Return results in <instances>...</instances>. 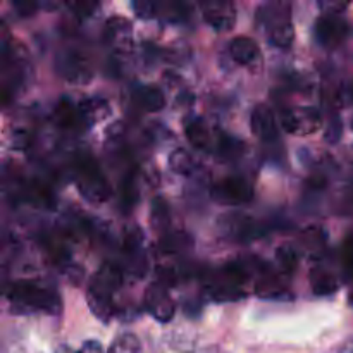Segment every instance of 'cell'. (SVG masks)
Listing matches in <instances>:
<instances>
[{"label": "cell", "mask_w": 353, "mask_h": 353, "mask_svg": "<svg viewBox=\"0 0 353 353\" xmlns=\"http://www.w3.org/2000/svg\"><path fill=\"white\" fill-rule=\"evenodd\" d=\"M24 196L34 205H40L43 209H52L55 205V196L52 190L41 181H31L24 186Z\"/></svg>", "instance_id": "603a6c76"}, {"label": "cell", "mask_w": 353, "mask_h": 353, "mask_svg": "<svg viewBox=\"0 0 353 353\" xmlns=\"http://www.w3.org/2000/svg\"><path fill=\"white\" fill-rule=\"evenodd\" d=\"M276 261H278L279 269L285 274H292L299 265V252L292 247V245H281L276 250Z\"/></svg>", "instance_id": "83f0119b"}, {"label": "cell", "mask_w": 353, "mask_h": 353, "mask_svg": "<svg viewBox=\"0 0 353 353\" xmlns=\"http://www.w3.org/2000/svg\"><path fill=\"white\" fill-rule=\"evenodd\" d=\"M76 353H103V348H102V343H100V341L88 340L81 345V348H79Z\"/></svg>", "instance_id": "e575fe53"}, {"label": "cell", "mask_w": 353, "mask_h": 353, "mask_svg": "<svg viewBox=\"0 0 353 353\" xmlns=\"http://www.w3.org/2000/svg\"><path fill=\"white\" fill-rule=\"evenodd\" d=\"M310 286L312 292L319 296H330L340 290V281L333 272L324 268H314L310 271Z\"/></svg>", "instance_id": "d6986e66"}, {"label": "cell", "mask_w": 353, "mask_h": 353, "mask_svg": "<svg viewBox=\"0 0 353 353\" xmlns=\"http://www.w3.org/2000/svg\"><path fill=\"white\" fill-rule=\"evenodd\" d=\"M69 10L78 17L79 21H86L97 14L100 6L97 2H79V3H69Z\"/></svg>", "instance_id": "f546056e"}, {"label": "cell", "mask_w": 353, "mask_h": 353, "mask_svg": "<svg viewBox=\"0 0 353 353\" xmlns=\"http://www.w3.org/2000/svg\"><path fill=\"white\" fill-rule=\"evenodd\" d=\"M252 133L262 141H276L278 140V124L272 110L268 105H257L252 110L250 116Z\"/></svg>", "instance_id": "9a60e30c"}, {"label": "cell", "mask_w": 353, "mask_h": 353, "mask_svg": "<svg viewBox=\"0 0 353 353\" xmlns=\"http://www.w3.org/2000/svg\"><path fill=\"white\" fill-rule=\"evenodd\" d=\"M343 134V123H341V117L338 114H333L330 117V124L326 128V134H324V140L327 143H338Z\"/></svg>", "instance_id": "4dcf8cb0"}, {"label": "cell", "mask_w": 353, "mask_h": 353, "mask_svg": "<svg viewBox=\"0 0 353 353\" xmlns=\"http://www.w3.org/2000/svg\"><path fill=\"white\" fill-rule=\"evenodd\" d=\"M74 181L83 199L92 203H102L110 196V185L99 162L88 154L74 161Z\"/></svg>", "instance_id": "277c9868"}, {"label": "cell", "mask_w": 353, "mask_h": 353, "mask_svg": "<svg viewBox=\"0 0 353 353\" xmlns=\"http://www.w3.org/2000/svg\"><path fill=\"white\" fill-rule=\"evenodd\" d=\"M134 100L147 112H159L165 107V97L157 86H138L134 92Z\"/></svg>", "instance_id": "ffe728a7"}, {"label": "cell", "mask_w": 353, "mask_h": 353, "mask_svg": "<svg viewBox=\"0 0 353 353\" xmlns=\"http://www.w3.org/2000/svg\"><path fill=\"white\" fill-rule=\"evenodd\" d=\"M290 3H265L259 7L257 23L265 28L269 43L278 48L292 47L295 40V28L292 23Z\"/></svg>", "instance_id": "3957f363"}, {"label": "cell", "mask_w": 353, "mask_h": 353, "mask_svg": "<svg viewBox=\"0 0 353 353\" xmlns=\"http://www.w3.org/2000/svg\"><path fill=\"white\" fill-rule=\"evenodd\" d=\"M54 119L59 128L68 131H86L85 121H83L79 103L72 102L68 97H62L57 102L54 110Z\"/></svg>", "instance_id": "5bb4252c"}, {"label": "cell", "mask_w": 353, "mask_h": 353, "mask_svg": "<svg viewBox=\"0 0 353 353\" xmlns=\"http://www.w3.org/2000/svg\"><path fill=\"white\" fill-rule=\"evenodd\" d=\"M217 154L223 159H228V161H233V159H238L241 154H243L245 143L241 140H238L236 137H231L228 133H219L217 137Z\"/></svg>", "instance_id": "d4e9b609"}, {"label": "cell", "mask_w": 353, "mask_h": 353, "mask_svg": "<svg viewBox=\"0 0 353 353\" xmlns=\"http://www.w3.org/2000/svg\"><path fill=\"white\" fill-rule=\"evenodd\" d=\"M219 228L223 236L240 241V243H248V241L265 236L264 224L257 223L254 217L247 216V214H228V216H223L219 219Z\"/></svg>", "instance_id": "52a82bcc"}, {"label": "cell", "mask_w": 353, "mask_h": 353, "mask_svg": "<svg viewBox=\"0 0 353 353\" xmlns=\"http://www.w3.org/2000/svg\"><path fill=\"white\" fill-rule=\"evenodd\" d=\"M79 103V110H81L83 121H85L86 130L92 128L93 124L100 123V121L105 119L110 114L109 102L102 97H88V99H83Z\"/></svg>", "instance_id": "ac0fdd59"}, {"label": "cell", "mask_w": 353, "mask_h": 353, "mask_svg": "<svg viewBox=\"0 0 353 353\" xmlns=\"http://www.w3.org/2000/svg\"><path fill=\"white\" fill-rule=\"evenodd\" d=\"M192 353H223L219 347H216V345H212V347H207V348H200V350H195Z\"/></svg>", "instance_id": "8d00e7d4"}, {"label": "cell", "mask_w": 353, "mask_h": 353, "mask_svg": "<svg viewBox=\"0 0 353 353\" xmlns=\"http://www.w3.org/2000/svg\"><path fill=\"white\" fill-rule=\"evenodd\" d=\"M157 16L172 21V23H181L190 17V6L185 2L157 3Z\"/></svg>", "instance_id": "484cf974"}, {"label": "cell", "mask_w": 353, "mask_h": 353, "mask_svg": "<svg viewBox=\"0 0 353 353\" xmlns=\"http://www.w3.org/2000/svg\"><path fill=\"white\" fill-rule=\"evenodd\" d=\"M55 71L72 85H86L93 76L88 57L74 48H65L55 55Z\"/></svg>", "instance_id": "5b68a950"}, {"label": "cell", "mask_w": 353, "mask_h": 353, "mask_svg": "<svg viewBox=\"0 0 353 353\" xmlns=\"http://www.w3.org/2000/svg\"><path fill=\"white\" fill-rule=\"evenodd\" d=\"M134 14L141 19H152V17H157V3L152 2H133L131 3Z\"/></svg>", "instance_id": "1f68e13d"}, {"label": "cell", "mask_w": 353, "mask_h": 353, "mask_svg": "<svg viewBox=\"0 0 353 353\" xmlns=\"http://www.w3.org/2000/svg\"><path fill=\"white\" fill-rule=\"evenodd\" d=\"M350 303H352V307H353V292L350 293Z\"/></svg>", "instance_id": "74e56055"}, {"label": "cell", "mask_w": 353, "mask_h": 353, "mask_svg": "<svg viewBox=\"0 0 353 353\" xmlns=\"http://www.w3.org/2000/svg\"><path fill=\"white\" fill-rule=\"evenodd\" d=\"M210 199L221 205H243L254 199V186L243 176H228L210 188Z\"/></svg>", "instance_id": "8992f818"}, {"label": "cell", "mask_w": 353, "mask_h": 353, "mask_svg": "<svg viewBox=\"0 0 353 353\" xmlns=\"http://www.w3.org/2000/svg\"><path fill=\"white\" fill-rule=\"evenodd\" d=\"M348 24L340 14H323L314 24V38L323 48H336L347 38Z\"/></svg>", "instance_id": "30bf717a"}, {"label": "cell", "mask_w": 353, "mask_h": 353, "mask_svg": "<svg viewBox=\"0 0 353 353\" xmlns=\"http://www.w3.org/2000/svg\"><path fill=\"white\" fill-rule=\"evenodd\" d=\"M107 353H141V345L134 334L123 333L110 343Z\"/></svg>", "instance_id": "f1b7e54d"}, {"label": "cell", "mask_w": 353, "mask_h": 353, "mask_svg": "<svg viewBox=\"0 0 353 353\" xmlns=\"http://www.w3.org/2000/svg\"><path fill=\"white\" fill-rule=\"evenodd\" d=\"M123 285V269L114 262H105L92 276L86 288V302L93 316L109 323L114 316V295Z\"/></svg>", "instance_id": "6da1fadb"}, {"label": "cell", "mask_w": 353, "mask_h": 353, "mask_svg": "<svg viewBox=\"0 0 353 353\" xmlns=\"http://www.w3.org/2000/svg\"><path fill=\"white\" fill-rule=\"evenodd\" d=\"M12 6H14V9L17 10V14H19V16H23V17L33 16L34 10L40 7L37 2H14Z\"/></svg>", "instance_id": "836d02e7"}, {"label": "cell", "mask_w": 353, "mask_h": 353, "mask_svg": "<svg viewBox=\"0 0 353 353\" xmlns=\"http://www.w3.org/2000/svg\"><path fill=\"white\" fill-rule=\"evenodd\" d=\"M143 305L145 309H147V312L150 314L154 319H157L159 323H169V321L174 317V300L169 295L168 286H164L159 281L152 283V285L145 290Z\"/></svg>", "instance_id": "8fae6325"}, {"label": "cell", "mask_w": 353, "mask_h": 353, "mask_svg": "<svg viewBox=\"0 0 353 353\" xmlns=\"http://www.w3.org/2000/svg\"><path fill=\"white\" fill-rule=\"evenodd\" d=\"M119 200L124 212L133 210V207L140 202V188H138V179H137V172L134 171L128 172V174L123 178V181H121Z\"/></svg>", "instance_id": "7402d4cb"}, {"label": "cell", "mask_w": 353, "mask_h": 353, "mask_svg": "<svg viewBox=\"0 0 353 353\" xmlns=\"http://www.w3.org/2000/svg\"><path fill=\"white\" fill-rule=\"evenodd\" d=\"M343 268L347 274L353 279V236H348L343 243Z\"/></svg>", "instance_id": "d6a6232c"}, {"label": "cell", "mask_w": 353, "mask_h": 353, "mask_svg": "<svg viewBox=\"0 0 353 353\" xmlns=\"http://www.w3.org/2000/svg\"><path fill=\"white\" fill-rule=\"evenodd\" d=\"M340 353H353V336L348 338V340L341 345Z\"/></svg>", "instance_id": "d590c367"}, {"label": "cell", "mask_w": 353, "mask_h": 353, "mask_svg": "<svg viewBox=\"0 0 353 353\" xmlns=\"http://www.w3.org/2000/svg\"><path fill=\"white\" fill-rule=\"evenodd\" d=\"M230 54L234 62L241 65H254L261 61V48L257 41L248 37H236L230 43Z\"/></svg>", "instance_id": "e0dca14e"}, {"label": "cell", "mask_w": 353, "mask_h": 353, "mask_svg": "<svg viewBox=\"0 0 353 353\" xmlns=\"http://www.w3.org/2000/svg\"><path fill=\"white\" fill-rule=\"evenodd\" d=\"M6 299L21 312L59 314L62 302L59 293L30 279H16L6 288Z\"/></svg>", "instance_id": "7a4b0ae2"}, {"label": "cell", "mask_w": 353, "mask_h": 353, "mask_svg": "<svg viewBox=\"0 0 353 353\" xmlns=\"http://www.w3.org/2000/svg\"><path fill=\"white\" fill-rule=\"evenodd\" d=\"M124 271L133 278H143L148 271L147 254L143 248V233L138 226H130L124 231L123 241Z\"/></svg>", "instance_id": "ba28073f"}, {"label": "cell", "mask_w": 353, "mask_h": 353, "mask_svg": "<svg viewBox=\"0 0 353 353\" xmlns=\"http://www.w3.org/2000/svg\"><path fill=\"white\" fill-rule=\"evenodd\" d=\"M185 134L188 138L190 143L196 148V150L209 152L212 148V137L207 128L205 121L199 116H190L185 119Z\"/></svg>", "instance_id": "2e32d148"}, {"label": "cell", "mask_w": 353, "mask_h": 353, "mask_svg": "<svg viewBox=\"0 0 353 353\" xmlns=\"http://www.w3.org/2000/svg\"><path fill=\"white\" fill-rule=\"evenodd\" d=\"M169 221H171V210L169 203L162 196H155L150 203V224L157 233L164 234L169 231Z\"/></svg>", "instance_id": "cb8c5ba5"}, {"label": "cell", "mask_w": 353, "mask_h": 353, "mask_svg": "<svg viewBox=\"0 0 353 353\" xmlns=\"http://www.w3.org/2000/svg\"><path fill=\"white\" fill-rule=\"evenodd\" d=\"M159 247L164 254H183L193 247V240L185 231H165L164 234H161Z\"/></svg>", "instance_id": "44dd1931"}, {"label": "cell", "mask_w": 353, "mask_h": 353, "mask_svg": "<svg viewBox=\"0 0 353 353\" xmlns=\"http://www.w3.org/2000/svg\"><path fill=\"white\" fill-rule=\"evenodd\" d=\"M203 19L212 30L230 31L236 24V7L231 2L203 3Z\"/></svg>", "instance_id": "4fadbf2b"}, {"label": "cell", "mask_w": 353, "mask_h": 353, "mask_svg": "<svg viewBox=\"0 0 353 353\" xmlns=\"http://www.w3.org/2000/svg\"><path fill=\"white\" fill-rule=\"evenodd\" d=\"M103 43L117 54H128L133 47V26L126 17L114 16L103 26Z\"/></svg>", "instance_id": "7c38bea8"}, {"label": "cell", "mask_w": 353, "mask_h": 353, "mask_svg": "<svg viewBox=\"0 0 353 353\" xmlns=\"http://www.w3.org/2000/svg\"><path fill=\"white\" fill-rule=\"evenodd\" d=\"M193 165H195V162H193L192 155L186 150H183V148H178V150H174L169 155V168H171V171L176 172V174H192Z\"/></svg>", "instance_id": "4316f807"}, {"label": "cell", "mask_w": 353, "mask_h": 353, "mask_svg": "<svg viewBox=\"0 0 353 353\" xmlns=\"http://www.w3.org/2000/svg\"><path fill=\"white\" fill-rule=\"evenodd\" d=\"M279 124L292 134H310L319 128L321 114L316 107H296L281 109Z\"/></svg>", "instance_id": "9c48e42d"}]
</instances>
